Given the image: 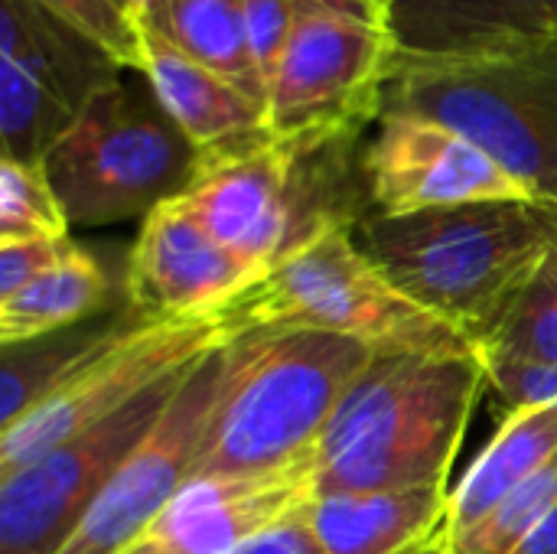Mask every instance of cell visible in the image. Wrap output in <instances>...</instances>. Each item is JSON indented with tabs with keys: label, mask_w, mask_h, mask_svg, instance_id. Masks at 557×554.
I'll list each match as a JSON object with an SVG mask.
<instances>
[{
	"label": "cell",
	"mask_w": 557,
	"mask_h": 554,
	"mask_svg": "<svg viewBox=\"0 0 557 554\" xmlns=\"http://www.w3.org/2000/svg\"><path fill=\"white\" fill-rule=\"evenodd\" d=\"M245 307L258 330L310 327L352 336L379 353L480 356L476 340L398 291L336 216H320L245 291Z\"/></svg>",
	"instance_id": "4"
},
{
	"label": "cell",
	"mask_w": 557,
	"mask_h": 554,
	"mask_svg": "<svg viewBox=\"0 0 557 554\" xmlns=\"http://www.w3.org/2000/svg\"><path fill=\"white\" fill-rule=\"evenodd\" d=\"M202 153L144 82L95 95L46 157V176L72 229L147 219L193 183Z\"/></svg>",
	"instance_id": "5"
},
{
	"label": "cell",
	"mask_w": 557,
	"mask_h": 554,
	"mask_svg": "<svg viewBox=\"0 0 557 554\" xmlns=\"http://www.w3.org/2000/svg\"><path fill=\"white\" fill-rule=\"evenodd\" d=\"M398 62L388 10L352 0H297L290 39L268 78V134L317 153L382 118Z\"/></svg>",
	"instance_id": "6"
},
{
	"label": "cell",
	"mask_w": 557,
	"mask_h": 554,
	"mask_svg": "<svg viewBox=\"0 0 557 554\" xmlns=\"http://www.w3.org/2000/svg\"><path fill=\"white\" fill-rule=\"evenodd\" d=\"M300 160V150L271 137L212 153L202 157L183 199L222 248L268 274L300 238L294 232V176Z\"/></svg>",
	"instance_id": "12"
},
{
	"label": "cell",
	"mask_w": 557,
	"mask_h": 554,
	"mask_svg": "<svg viewBox=\"0 0 557 554\" xmlns=\"http://www.w3.org/2000/svg\"><path fill=\"white\" fill-rule=\"evenodd\" d=\"M483 389L480 356L375 353L313 451V496L450 483Z\"/></svg>",
	"instance_id": "2"
},
{
	"label": "cell",
	"mask_w": 557,
	"mask_h": 554,
	"mask_svg": "<svg viewBox=\"0 0 557 554\" xmlns=\"http://www.w3.org/2000/svg\"><path fill=\"white\" fill-rule=\"evenodd\" d=\"M72 222L46 176V167L0 157V242H62Z\"/></svg>",
	"instance_id": "24"
},
{
	"label": "cell",
	"mask_w": 557,
	"mask_h": 554,
	"mask_svg": "<svg viewBox=\"0 0 557 554\" xmlns=\"http://www.w3.org/2000/svg\"><path fill=\"white\" fill-rule=\"evenodd\" d=\"M382 111H414L476 140L535 202H557V46L424 62L398 59Z\"/></svg>",
	"instance_id": "7"
},
{
	"label": "cell",
	"mask_w": 557,
	"mask_h": 554,
	"mask_svg": "<svg viewBox=\"0 0 557 554\" xmlns=\"http://www.w3.org/2000/svg\"><path fill=\"white\" fill-rule=\"evenodd\" d=\"M225 366L228 346L189 369L166 411L117 467L59 554H124L189 487L222 395Z\"/></svg>",
	"instance_id": "10"
},
{
	"label": "cell",
	"mask_w": 557,
	"mask_h": 554,
	"mask_svg": "<svg viewBox=\"0 0 557 554\" xmlns=\"http://www.w3.org/2000/svg\"><path fill=\"white\" fill-rule=\"evenodd\" d=\"M398 59L454 62L557 46V0H395Z\"/></svg>",
	"instance_id": "15"
},
{
	"label": "cell",
	"mask_w": 557,
	"mask_h": 554,
	"mask_svg": "<svg viewBox=\"0 0 557 554\" xmlns=\"http://www.w3.org/2000/svg\"><path fill=\"white\" fill-rule=\"evenodd\" d=\"M75 118L72 108L52 98L26 72L0 62V144L7 160L42 167Z\"/></svg>",
	"instance_id": "23"
},
{
	"label": "cell",
	"mask_w": 557,
	"mask_h": 554,
	"mask_svg": "<svg viewBox=\"0 0 557 554\" xmlns=\"http://www.w3.org/2000/svg\"><path fill=\"white\" fill-rule=\"evenodd\" d=\"M0 62L26 72L75 114L124 78V65L104 46L36 0H0Z\"/></svg>",
	"instance_id": "18"
},
{
	"label": "cell",
	"mask_w": 557,
	"mask_h": 554,
	"mask_svg": "<svg viewBox=\"0 0 557 554\" xmlns=\"http://www.w3.org/2000/svg\"><path fill=\"white\" fill-rule=\"evenodd\" d=\"M352 3H369V7H379V10H388L395 0H352Z\"/></svg>",
	"instance_id": "35"
},
{
	"label": "cell",
	"mask_w": 557,
	"mask_h": 554,
	"mask_svg": "<svg viewBox=\"0 0 557 554\" xmlns=\"http://www.w3.org/2000/svg\"><path fill=\"white\" fill-rule=\"evenodd\" d=\"M49 13L62 16L98 46H104L124 69H144V33L140 20L131 16L117 0H36Z\"/></svg>",
	"instance_id": "27"
},
{
	"label": "cell",
	"mask_w": 557,
	"mask_h": 554,
	"mask_svg": "<svg viewBox=\"0 0 557 554\" xmlns=\"http://www.w3.org/2000/svg\"><path fill=\"white\" fill-rule=\"evenodd\" d=\"M75 242H0V300L55 268Z\"/></svg>",
	"instance_id": "30"
},
{
	"label": "cell",
	"mask_w": 557,
	"mask_h": 554,
	"mask_svg": "<svg viewBox=\"0 0 557 554\" xmlns=\"http://www.w3.org/2000/svg\"><path fill=\"white\" fill-rule=\"evenodd\" d=\"M189 369L166 379L121 415L78 431L29 467L16 470L13 477H3L0 554H59L85 519V513L104 493L117 467L166 411Z\"/></svg>",
	"instance_id": "9"
},
{
	"label": "cell",
	"mask_w": 557,
	"mask_h": 554,
	"mask_svg": "<svg viewBox=\"0 0 557 554\" xmlns=\"http://www.w3.org/2000/svg\"><path fill=\"white\" fill-rule=\"evenodd\" d=\"M450 483L372 493H326L300 506L323 554H401L447 526Z\"/></svg>",
	"instance_id": "17"
},
{
	"label": "cell",
	"mask_w": 557,
	"mask_h": 554,
	"mask_svg": "<svg viewBox=\"0 0 557 554\" xmlns=\"http://www.w3.org/2000/svg\"><path fill=\"white\" fill-rule=\"evenodd\" d=\"M557 503V457L545 464L532 480L512 490L480 526L454 539V554H512L529 532L555 509Z\"/></svg>",
	"instance_id": "25"
},
{
	"label": "cell",
	"mask_w": 557,
	"mask_h": 554,
	"mask_svg": "<svg viewBox=\"0 0 557 554\" xmlns=\"http://www.w3.org/2000/svg\"><path fill=\"white\" fill-rule=\"evenodd\" d=\"M557 457V408L509 411L493 441L480 451L470 470L450 487L447 535L450 542L480 526L512 490L532 480Z\"/></svg>",
	"instance_id": "19"
},
{
	"label": "cell",
	"mask_w": 557,
	"mask_h": 554,
	"mask_svg": "<svg viewBox=\"0 0 557 554\" xmlns=\"http://www.w3.org/2000/svg\"><path fill=\"white\" fill-rule=\"evenodd\" d=\"M401 554H454V549H450V535L444 529L434 539H428V542H421V545H414V549H408V552Z\"/></svg>",
	"instance_id": "33"
},
{
	"label": "cell",
	"mask_w": 557,
	"mask_h": 554,
	"mask_svg": "<svg viewBox=\"0 0 557 554\" xmlns=\"http://www.w3.org/2000/svg\"><path fill=\"white\" fill-rule=\"evenodd\" d=\"M294 20H297V0H245L248 49L264 82V95H268V78L290 39Z\"/></svg>",
	"instance_id": "29"
},
{
	"label": "cell",
	"mask_w": 557,
	"mask_h": 554,
	"mask_svg": "<svg viewBox=\"0 0 557 554\" xmlns=\"http://www.w3.org/2000/svg\"><path fill=\"white\" fill-rule=\"evenodd\" d=\"M310 496V467L248 480H196L124 554H228L290 519Z\"/></svg>",
	"instance_id": "14"
},
{
	"label": "cell",
	"mask_w": 557,
	"mask_h": 554,
	"mask_svg": "<svg viewBox=\"0 0 557 554\" xmlns=\"http://www.w3.org/2000/svg\"><path fill=\"white\" fill-rule=\"evenodd\" d=\"M297 513L290 519L271 526L268 532L248 539L245 545H238L235 552L228 554H323V549L313 539V532L304 526V519Z\"/></svg>",
	"instance_id": "31"
},
{
	"label": "cell",
	"mask_w": 557,
	"mask_h": 554,
	"mask_svg": "<svg viewBox=\"0 0 557 554\" xmlns=\"http://www.w3.org/2000/svg\"><path fill=\"white\" fill-rule=\"evenodd\" d=\"M108 297L111 281L101 261L82 245H72L55 268L0 300V346H20L78 327L98 317Z\"/></svg>",
	"instance_id": "20"
},
{
	"label": "cell",
	"mask_w": 557,
	"mask_h": 554,
	"mask_svg": "<svg viewBox=\"0 0 557 554\" xmlns=\"http://www.w3.org/2000/svg\"><path fill=\"white\" fill-rule=\"evenodd\" d=\"M486 385L509 405L519 408H557V366L506 349H480Z\"/></svg>",
	"instance_id": "28"
},
{
	"label": "cell",
	"mask_w": 557,
	"mask_h": 554,
	"mask_svg": "<svg viewBox=\"0 0 557 554\" xmlns=\"http://www.w3.org/2000/svg\"><path fill=\"white\" fill-rule=\"evenodd\" d=\"M375 353L310 327H268L235 340L189 483L310 467L339 402Z\"/></svg>",
	"instance_id": "1"
},
{
	"label": "cell",
	"mask_w": 557,
	"mask_h": 554,
	"mask_svg": "<svg viewBox=\"0 0 557 554\" xmlns=\"http://www.w3.org/2000/svg\"><path fill=\"white\" fill-rule=\"evenodd\" d=\"M362 170L379 216L473 202H535V193L476 140L414 111H382Z\"/></svg>",
	"instance_id": "11"
},
{
	"label": "cell",
	"mask_w": 557,
	"mask_h": 554,
	"mask_svg": "<svg viewBox=\"0 0 557 554\" xmlns=\"http://www.w3.org/2000/svg\"><path fill=\"white\" fill-rule=\"evenodd\" d=\"M140 23L189 59L264 101V82L248 49L245 0H150Z\"/></svg>",
	"instance_id": "21"
},
{
	"label": "cell",
	"mask_w": 557,
	"mask_h": 554,
	"mask_svg": "<svg viewBox=\"0 0 557 554\" xmlns=\"http://www.w3.org/2000/svg\"><path fill=\"white\" fill-rule=\"evenodd\" d=\"M258 330L245 294L219 310L166 317V320H131L108 336L42 405L23 415L16 424L0 431V480L29 467L78 431L101 424L137 398L196 366L209 353H219Z\"/></svg>",
	"instance_id": "8"
},
{
	"label": "cell",
	"mask_w": 557,
	"mask_h": 554,
	"mask_svg": "<svg viewBox=\"0 0 557 554\" xmlns=\"http://www.w3.org/2000/svg\"><path fill=\"white\" fill-rule=\"evenodd\" d=\"M264 274L222 248L183 196L160 202L127 255L124 300L137 320H166L219 310Z\"/></svg>",
	"instance_id": "13"
},
{
	"label": "cell",
	"mask_w": 557,
	"mask_h": 554,
	"mask_svg": "<svg viewBox=\"0 0 557 554\" xmlns=\"http://www.w3.org/2000/svg\"><path fill=\"white\" fill-rule=\"evenodd\" d=\"M506 349L519 356L557 366V251L552 245L548 261L522 291L516 307L506 313L499 330L480 349Z\"/></svg>",
	"instance_id": "26"
},
{
	"label": "cell",
	"mask_w": 557,
	"mask_h": 554,
	"mask_svg": "<svg viewBox=\"0 0 557 554\" xmlns=\"http://www.w3.org/2000/svg\"><path fill=\"white\" fill-rule=\"evenodd\" d=\"M144 33V69L140 75L153 88L163 111L202 153H225L258 140H268L264 101L248 95L242 85L189 59L170 46L160 33L140 23Z\"/></svg>",
	"instance_id": "16"
},
{
	"label": "cell",
	"mask_w": 557,
	"mask_h": 554,
	"mask_svg": "<svg viewBox=\"0 0 557 554\" xmlns=\"http://www.w3.org/2000/svg\"><path fill=\"white\" fill-rule=\"evenodd\" d=\"M512 554H557V503Z\"/></svg>",
	"instance_id": "32"
},
{
	"label": "cell",
	"mask_w": 557,
	"mask_h": 554,
	"mask_svg": "<svg viewBox=\"0 0 557 554\" xmlns=\"http://www.w3.org/2000/svg\"><path fill=\"white\" fill-rule=\"evenodd\" d=\"M359 245L424 310L483 346L552 255L535 202H473L369 216Z\"/></svg>",
	"instance_id": "3"
},
{
	"label": "cell",
	"mask_w": 557,
	"mask_h": 554,
	"mask_svg": "<svg viewBox=\"0 0 557 554\" xmlns=\"http://www.w3.org/2000/svg\"><path fill=\"white\" fill-rule=\"evenodd\" d=\"M535 206H539V212H542V219H545V229H548L552 245H555V251H557V202H552V199H542V202H535Z\"/></svg>",
	"instance_id": "34"
},
{
	"label": "cell",
	"mask_w": 557,
	"mask_h": 554,
	"mask_svg": "<svg viewBox=\"0 0 557 554\" xmlns=\"http://www.w3.org/2000/svg\"><path fill=\"white\" fill-rule=\"evenodd\" d=\"M124 317H91L62 333L29 340L20 346H3L0 359V431L16 424L36 405H42L108 336H114Z\"/></svg>",
	"instance_id": "22"
}]
</instances>
